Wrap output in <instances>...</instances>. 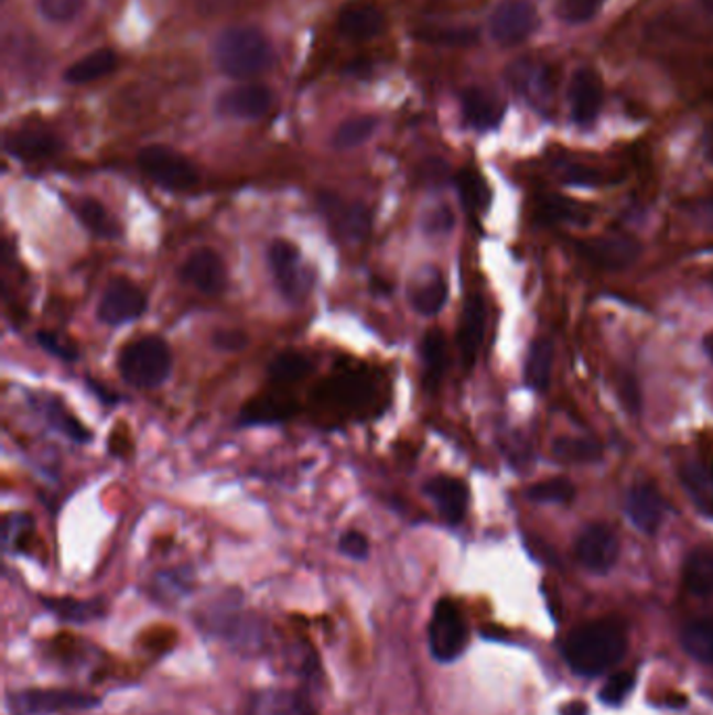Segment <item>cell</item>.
Wrapping results in <instances>:
<instances>
[{
    "mask_svg": "<svg viewBox=\"0 0 713 715\" xmlns=\"http://www.w3.org/2000/svg\"><path fill=\"white\" fill-rule=\"evenodd\" d=\"M626 632L615 619L592 621L571 633L565 642V659L580 675H601L626 654Z\"/></svg>",
    "mask_w": 713,
    "mask_h": 715,
    "instance_id": "6da1fadb",
    "label": "cell"
},
{
    "mask_svg": "<svg viewBox=\"0 0 713 715\" xmlns=\"http://www.w3.org/2000/svg\"><path fill=\"white\" fill-rule=\"evenodd\" d=\"M218 69L233 80H251L262 76L274 63L272 44L264 32L251 25L226 28L214 42Z\"/></svg>",
    "mask_w": 713,
    "mask_h": 715,
    "instance_id": "7a4b0ae2",
    "label": "cell"
},
{
    "mask_svg": "<svg viewBox=\"0 0 713 715\" xmlns=\"http://www.w3.org/2000/svg\"><path fill=\"white\" fill-rule=\"evenodd\" d=\"M118 368L132 388H160L170 379L172 351L160 335H144L120 351Z\"/></svg>",
    "mask_w": 713,
    "mask_h": 715,
    "instance_id": "3957f363",
    "label": "cell"
},
{
    "mask_svg": "<svg viewBox=\"0 0 713 715\" xmlns=\"http://www.w3.org/2000/svg\"><path fill=\"white\" fill-rule=\"evenodd\" d=\"M429 651L440 663H454L461 659L469 644V626L461 614L458 605L450 598H442L429 619Z\"/></svg>",
    "mask_w": 713,
    "mask_h": 715,
    "instance_id": "277c9868",
    "label": "cell"
},
{
    "mask_svg": "<svg viewBox=\"0 0 713 715\" xmlns=\"http://www.w3.org/2000/svg\"><path fill=\"white\" fill-rule=\"evenodd\" d=\"M137 164L149 181L168 191H188L199 183L195 164L168 144H149L137 155Z\"/></svg>",
    "mask_w": 713,
    "mask_h": 715,
    "instance_id": "5b68a950",
    "label": "cell"
},
{
    "mask_svg": "<svg viewBox=\"0 0 713 715\" xmlns=\"http://www.w3.org/2000/svg\"><path fill=\"white\" fill-rule=\"evenodd\" d=\"M101 703V698L67 689H25L7 696L13 715H60L86 712Z\"/></svg>",
    "mask_w": 713,
    "mask_h": 715,
    "instance_id": "8992f818",
    "label": "cell"
},
{
    "mask_svg": "<svg viewBox=\"0 0 713 715\" xmlns=\"http://www.w3.org/2000/svg\"><path fill=\"white\" fill-rule=\"evenodd\" d=\"M268 264L285 300L291 304L306 300L314 283V274L302 264L298 247L287 239H274L268 247Z\"/></svg>",
    "mask_w": 713,
    "mask_h": 715,
    "instance_id": "52a82bcc",
    "label": "cell"
},
{
    "mask_svg": "<svg viewBox=\"0 0 713 715\" xmlns=\"http://www.w3.org/2000/svg\"><path fill=\"white\" fill-rule=\"evenodd\" d=\"M147 306L149 300L143 289L123 277H118L105 286L97 316L107 327H122L126 323L141 318L147 312Z\"/></svg>",
    "mask_w": 713,
    "mask_h": 715,
    "instance_id": "ba28073f",
    "label": "cell"
},
{
    "mask_svg": "<svg viewBox=\"0 0 713 715\" xmlns=\"http://www.w3.org/2000/svg\"><path fill=\"white\" fill-rule=\"evenodd\" d=\"M536 28L538 11L530 0H503L489 18V34L503 46H517L528 41Z\"/></svg>",
    "mask_w": 713,
    "mask_h": 715,
    "instance_id": "9c48e42d",
    "label": "cell"
},
{
    "mask_svg": "<svg viewBox=\"0 0 713 715\" xmlns=\"http://www.w3.org/2000/svg\"><path fill=\"white\" fill-rule=\"evenodd\" d=\"M179 279L184 285L193 286L195 291L209 297L223 295L228 285L225 258L216 249L199 247L186 256V260L179 268Z\"/></svg>",
    "mask_w": 713,
    "mask_h": 715,
    "instance_id": "30bf717a",
    "label": "cell"
},
{
    "mask_svg": "<svg viewBox=\"0 0 713 715\" xmlns=\"http://www.w3.org/2000/svg\"><path fill=\"white\" fill-rule=\"evenodd\" d=\"M575 554L588 572H612L619 556V540L612 528L603 523L588 526L575 542Z\"/></svg>",
    "mask_w": 713,
    "mask_h": 715,
    "instance_id": "8fae6325",
    "label": "cell"
},
{
    "mask_svg": "<svg viewBox=\"0 0 713 715\" xmlns=\"http://www.w3.org/2000/svg\"><path fill=\"white\" fill-rule=\"evenodd\" d=\"M218 113L237 120H260L274 107V93L264 84H241L218 99Z\"/></svg>",
    "mask_w": 713,
    "mask_h": 715,
    "instance_id": "7c38bea8",
    "label": "cell"
},
{
    "mask_svg": "<svg viewBox=\"0 0 713 715\" xmlns=\"http://www.w3.org/2000/svg\"><path fill=\"white\" fill-rule=\"evenodd\" d=\"M577 251L594 267L624 270L636 262V258L640 256V246L626 235H603L580 243Z\"/></svg>",
    "mask_w": 713,
    "mask_h": 715,
    "instance_id": "4fadbf2b",
    "label": "cell"
},
{
    "mask_svg": "<svg viewBox=\"0 0 713 715\" xmlns=\"http://www.w3.org/2000/svg\"><path fill=\"white\" fill-rule=\"evenodd\" d=\"M321 209L325 212L326 220L335 226L337 235L347 241H363L370 232L372 214L370 207L358 202H344L335 195H321Z\"/></svg>",
    "mask_w": 713,
    "mask_h": 715,
    "instance_id": "5bb4252c",
    "label": "cell"
},
{
    "mask_svg": "<svg viewBox=\"0 0 713 715\" xmlns=\"http://www.w3.org/2000/svg\"><path fill=\"white\" fill-rule=\"evenodd\" d=\"M571 118L577 126L596 122L603 107V80L596 69H575L570 86Z\"/></svg>",
    "mask_w": 713,
    "mask_h": 715,
    "instance_id": "9a60e30c",
    "label": "cell"
},
{
    "mask_svg": "<svg viewBox=\"0 0 713 715\" xmlns=\"http://www.w3.org/2000/svg\"><path fill=\"white\" fill-rule=\"evenodd\" d=\"M388 25L383 9L370 0H356L346 4L337 15V30L349 41L377 39Z\"/></svg>",
    "mask_w": 713,
    "mask_h": 715,
    "instance_id": "2e32d148",
    "label": "cell"
},
{
    "mask_svg": "<svg viewBox=\"0 0 713 715\" xmlns=\"http://www.w3.org/2000/svg\"><path fill=\"white\" fill-rule=\"evenodd\" d=\"M4 151L21 162H44L63 151L62 139L44 128H23L4 139Z\"/></svg>",
    "mask_w": 713,
    "mask_h": 715,
    "instance_id": "e0dca14e",
    "label": "cell"
},
{
    "mask_svg": "<svg viewBox=\"0 0 713 715\" xmlns=\"http://www.w3.org/2000/svg\"><path fill=\"white\" fill-rule=\"evenodd\" d=\"M509 80L519 95L542 109L554 97V74L544 63L517 62L510 67Z\"/></svg>",
    "mask_w": 713,
    "mask_h": 715,
    "instance_id": "ac0fdd59",
    "label": "cell"
},
{
    "mask_svg": "<svg viewBox=\"0 0 713 715\" xmlns=\"http://www.w3.org/2000/svg\"><path fill=\"white\" fill-rule=\"evenodd\" d=\"M626 514L630 517L636 530L652 535V533L659 532V528L663 523L666 502L652 484L642 481V484H636L633 490L628 491Z\"/></svg>",
    "mask_w": 713,
    "mask_h": 715,
    "instance_id": "d6986e66",
    "label": "cell"
},
{
    "mask_svg": "<svg viewBox=\"0 0 713 715\" xmlns=\"http://www.w3.org/2000/svg\"><path fill=\"white\" fill-rule=\"evenodd\" d=\"M423 491L433 500V505L450 526H456L465 519L469 507V490L465 481L450 475H437L429 479L423 486Z\"/></svg>",
    "mask_w": 713,
    "mask_h": 715,
    "instance_id": "ffe728a7",
    "label": "cell"
},
{
    "mask_svg": "<svg viewBox=\"0 0 713 715\" xmlns=\"http://www.w3.org/2000/svg\"><path fill=\"white\" fill-rule=\"evenodd\" d=\"M484 331H486V304L484 297L475 293L465 302L461 327H458V349L465 368L473 367L477 351L482 348Z\"/></svg>",
    "mask_w": 713,
    "mask_h": 715,
    "instance_id": "44dd1931",
    "label": "cell"
},
{
    "mask_svg": "<svg viewBox=\"0 0 713 715\" xmlns=\"http://www.w3.org/2000/svg\"><path fill=\"white\" fill-rule=\"evenodd\" d=\"M461 102H463L465 122L469 123L471 128H475V130L496 128L503 120V113H505L503 102L498 101L496 97H491L486 90H482V88H467L463 93Z\"/></svg>",
    "mask_w": 713,
    "mask_h": 715,
    "instance_id": "7402d4cb",
    "label": "cell"
},
{
    "mask_svg": "<svg viewBox=\"0 0 713 715\" xmlns=\"http://www.w3.org/2000/svg\"><path fill=\"white\" fill-rule=\"evenodd\" d=\"M118 69V55L111 48H97L88 55H84L78 62L72 63L63 78L65 83L82 86V84L95 83L101 80L105 76L114 74Z\"/></svg>",
    "mask_w": 713,
    "mask_h": 715,
    "instance_id": "603a6c76",
    "label": "cell"
},
{
    "mask_svg": "<svg viewBox=\"0 0 713 715\" xmlns=\"http://www.w3.org/2000/svg\"><path fill=\"white\" fill-rule=\"evenodd\" d=\"M449 300V285L437 270H429V274H421L417 283L410 286V304L423 314L435 316Z\"/></svg>",
    "mask_w": 713,
    "mask_h": 715,
    "instance_id": "cb8c5ba5",
    "label": "cell"
},
{
    "mask_svg": "<svg viewBox=\"0 0 713 715\" xmlns=\"http://www.w3.org/2000/svg\"><path fill=\"white\" fill-rule=\"evenodd\" d=\"M680 481L691 496L694 507L713 517V469L707 463H687L680 469Z\"/></svg>",
    "mask_w": 713,
    "mask_h": 715,
    "instance_id": "d4e9b609",
    "label": "cell"
},
{
    "mask_svg": "<svg viewBox=\"0 0 713 715\" xmlns=\"http://www.w3.org/2000/svg\"><path fill=\"white\" fill-rule=\"evenodd\" d=\"M42 605L55 615L57 619L67 624H90L102 619L107 614V605L102 598L93 600H80V598H42Z\"/></svg>",
    "mask_w": 713,
    "mask_h": 715,
    "instance_id": "484cf974",
    "label": "cell"
},
{
    "mask_svg": "<svg viewBox=\"0 0 713 715\" xmlns=\"http://www.w3.org/2000/svg\"><path fill=\"white\" fill-rule=\"evenodd\" d=\"M72 209H74V214L80 220L82 226H86L95 237L109 239V241L122 237V226L107 212V207L101 202L84 197V199H78L76 204H72Z\"/></svg>",
    "mask_w": 713,
    "mask_h": 715,
    "instance_id": "4316f807",
    "label": "cell"
},
{
    "mask_svg": "<svg viewBox=\"0 0 713 715\" xmlns=\"http://www.w3.org/2000/svg\"><path fill=\"white\" fill-rule=\"evenodd\" d=\"M312 370H314V362L307 358L306 354H302L298 349H285V351H279L272 358V362L268 365V379L274 386H291V383L306 379Z\"/></svg>",
    "mask_w": 713,
    "mask_h": 715,
    "instance_id": "83f0119b",
    "label": "cell"
},
{
    "mask_svg": "<svg viewBox=\"0 0 713 715\" xmlns=\"http://www.w3.org/2000/svg\"><path fill=\"white\" fill-rule=\"evenodd\" d=\"M421 356H423V367H425V381L429 388H437L440 379L444 377L449 368V348H446V337L440 328H431L423 337L421 344Z\"/></svg>",
    "mask_w": 713,
    "mask_h": 715,
    "instance_id": "f1b7e54d",
    "label": "cell"
},
{
    "mask_svg": "<svg viewBox=\"0 0 713 715\" xmlns=\"http://www.w3.org/2000/svg\"><path fill=\"white\" fill-rule=\"evenodd\" d=\"M684 584L696 596L713 594V551L696 549L684 563Z\"/></svg>",
    "mask_w": 713,
    "mask_h": 715,
    "instance_id": "f546056e",
    "label": "cell"
},
{
    "mask_svg": "<svg viewBox=\"0 0 713 715\" xmlns=\"http://www.w3.org/2000/svg\"><path fill=\"white\" fill-rule=\"evenodd\" d=\"M552 456L559 463L591 465L603 458V446L594 440H584V437H561L552 444Z\"/></svg>",
    "mask_w": 713,
    "mask_h": 715,
    "instance_id": "4dcf8cb0",
    "label": "cell"
},
{
    "mask_svg": "<svg viewBox=\"0 0 713 715\" xmlns=\"http://www.w3.org/2000/svg\"><path fill=\"white\" fill-rule=\"evenodd\" d=\"M379 128V118L375 116H356L349 118L344 123H339V128L335 130L331 144L339 151H349L356 149L360 144L367 143L368 139L377 132Z\"/></svg>",
    "mask_w": 713,
    "mask_h": 715,
    "instance_id": "1f68e13d",
    "label": "cell"
},
{
    "mask_svg": "<svg viewBox=\"0 0 713 715\" xmlns=\"http://www.w3.org/2000/svg\"><path fill=\"white\" fill-rule=\"evenodd\" d=\"M682 647L696 661L713 663V615L691 621L682 630Z\"/></svg>",
    "mask_w": 713,
    "mask_h": 715,
    "instance_id": "d6a6232c",
    "label": "cell"
},
{
    "mask_svg": "<svg viewBox=\"0 0 713 715\" xmlns=\"http://www.w3.org/2000/svg\"><path fill=\"white\" fill-rule=\"evenodd\" d=\"M295 412L293 404H287L281 400H253L251 404L245 407L239 423L241 425H270V423H283L291 414Z\"/></svg>",
    "mask_w": 713,
    "mask_h": 715,
    "instance_id": "836d02e7",
    "label": "cell"
},
{
    "mask_svg": "<svg viewBox=\"0 0 713 715\" xmlns=\"http://www.w3.org/2000/svg\"><path fill=\"white\" fill-rule=\"evenodd\" d=\"M552 346L547 339H538L530 351L526 362V383L531 389L544 391L551 381Z\"/></svg>",
    "mask_w": 713,
    "mask_h": 715,
    "instance_id": "e575fe53",
    "label": "cell"
},
{
    "mask_svg": "<svg viewBox=\"0 0 713 715\" xmlns=\"http://www.w3.org/2000/svg\"><path fill=\"white\" fill-rule=\"evenodd\" d=\"M44 412H46L48 423L55 430L62 431L63 435H67L69 440H74L78 444H88L90 442V437H93L90 431L86 430L72 412H67L60 400H48Z\"/></svg>",
    "mask_w": 713,
    "mask_h": 715,
    "instance_id": "d590c367",
    "label": "cell"
},
{
    "mask_svg": "<svg viewBox=\"0 0 713 715\" xmlns=\"http://www.w3.org/2000/svg\"><path fill=\"white\" fill-rule=\"evenodd\" d=\"M414 39L437 46H469L477 41V30L473 28H419Z\"/></svg>",
    "mask_w": 713,
    "mask_h": 715,
    "instance_id": "8d00e7d4",
    "label": "cell"
},
{
    "mask_svg": "<svg viewBox=\"0 0 713 715\" xmlns=\"http://www.w3.org/2000/svg\"><path fill=\"white\" fill-rule=\"evenodd\" d=\"M456 186L467 209H484L488 205V184L475 170H461L456 176Z\"/></svg>",
    "mask_w": 713,
    "mask_h": 715,
    "instance_id": "74e56055",
    "label": "cell"
},
{
    "mask_svg": "<svg viewBox=\"0 0 713 715\" xmlns=\"http://www.w3.org/2000/svg\"><path fill=\"white\" fill-rule=\"evenodd\" d=\"M528 498L533 502L568 505L575 498V486L571 484L570 479L554 477V479H547V481H540V484L531 486L530 490H528Z\"/></svg>",
    "mask_w": 713,
    "mask_h": 715,
    "instance_id": "f35d334b",
    "label": "cell"
},
{
    "mask_svg": "<svg viewBox=\"0 0 713 715\" xmlns=\"http://www.w3.org/2000/svg\"><path fill=\"white\" fill-rule=\"evenodd\" d=\"M367 383L356 377H344V379H333L325 389V396L328 400L337 404H360L367 398Z\"/></svg>",
    "mask_w": 713,
    "mask_h": 715,
    "instance_id": "ab89813d",
    "label": "cell"
},
{
    "mask_svg": "<svg viewBox=\"0 0 713 715\" xmlns=\"http://www.w3.org/2000/svg\"><path fill=\"white\" fill-rule=\"evenodd\" d=\"M540 216L547 223H568V220H586V216H582L580 205L573 204L570 199L563 197H549L540 205Z\"/></svg>",
    "mask_w": 713,
    "mask_h": 715,
    "instance_id": "60d3db41",
    "label": "cell"
},
{
    "mask_svg": "<svg viewBox=\"0 0 713 715\" xmlns=\"http://www.w3.org/2000/svg\"><path fill=\"white\" fill-rule=\"evenodd\" d=\"M607 0H561L559 18L568 23H586L598 15Z\"/></svg>",
    "mask_w": 713,
    "mask_h": 715,
    "instance_id": "b9f144b4",
    "label": "cell"
},
{
    "mask_svg": "<svg viewBox=\"0 0 713 715\" xmlns=\"http://www.w3.org/2000/svg\"><path fill=\"white\" fill-rule=\"evenodd\" d=\"M42 15L53 23H69L84 9V0H39Z\"/></svg>",
    "mask_w": 713,
    "mask_h": 715,
    "instance_id": "7bdbcfd3",
    "label": "cell"
},
{
    "mask_svg": "<svg viewBox=\"0 0 713 715\" xmlns=\"http://www.w3.org/2000/svg\"><path fill=\"white\" fill-rule=\"evenodd\" d=\"M634 674L630 672H619L607 680V684L601 689V701L605 705H622L624 698L633 693Z\"/></svg>",
    "mask_w": 713,
    "mask_h": 715,
    "instance_id": "ee69618b",
    "label": "cell"
},
{
    "mask_svg": "<svg viewBox=\"0 0 713 715\" xmlns=\"http://www.w3.org/2000/svg\"><path fill=\"white\" fill-rule=\"evenodd\" d=\"M36 342H39L41 348L46 349L48 354H53L60 360H65V362H76L78 360V349H76V346H72L69 342H63L55 333L39 331L36 333Z\"/></svg>",
    "mask_w": 713,
    "mask_h": 715,
    "instance_id": "f6af8a7d",
    "label": "cell"
},
{
    "mask_svg": "<svg viewBox=\"0 0 713 715\" xmlns=\"http://www.w3.org/2000/svg\"><path fill=\"white\" fill-rule=\"evenodd\" d=\"M212 346L220 351H226V354L244 351L249 346V335L241 328H218L212 335Z\"/></svg>",
    "mask_w": 713,
    "mask_h": 715,
    "instance_id": "bcb514c9",
    "label": "cell"
},
{
    "mask_svg": "<svg viewBox=\"0 0 713 715\" xmlns=\"http://www.w3.org/2000/svg\"><path fill=\"white\" fill-rule=\"evenodd\" d=\"M32 521L25 514H13L7 523H4V549L7 551L18 552L21 551V544L25 540V533L30 532Z\"/></svg>",
    "mask_w": 713,
    "mask_h": 715,
    "instance_id": "7dc6e473",
    "label": "cell"
},
{
    "mask_svg": "<svg viewBox=\"0 0 713 715\" xmlns=\"http://www.w3.org/2000/svg\"><path fill=\"white\" fill-rule=\"evenodd\" d=\"M337 546H339L342 554H346L347 559H354V561H367L368 554H370L367 535L363 532H356V530L342 533Z\"/></svg>",
    "mask_w": 713,
    "mask_h": 715,
    "instance_id": "c3c4849f",
    "label": "cell"
},
{
    "mask_svg": "<svg viewBox=\"0 0 713 715\" xmlns=\"http://www.w3.org/2000/svg\"><path fill=\"white\" fill-rule=\"evenodd\" d=\"M617 389H619V398H622V402H624L626 410H630L633 414H638L640 409H642V393H640L638 381L634 379L630 372H624V375L619 377Z\"/></svg>",
    "mask_w": 713,
    "mask_h": 715,
    "instance_id": "681fc988",
    "label": "cell"
},
{
    "mask_svg": "<svg viewBox=\"0 0 713 715\" xmlns=\"http://www.w3.org/2000/svg\"><path fill=\"white\" fill-rule=\"evenodd\" d=\"M452 225H454V216H452V212H450L446 205L435 207L433 212H429L428 216L423 218V228H425L428 232H431V235H435V232H446V230L452 228Z\"/></svg>",
    "mask_w": 713,
    "mask_h": 715,
    "instance_id": "f907efd6",
    "label": "cell"
},
{
    "mask_svg": "<svg viewBox=\"0 0 713 715\" xmlns=\"http://www.w3.org/2000/svg\"><path fill=\"white\" fill-rule=\"evenodd\" d=\"M565 181L571 184H598L601 176H598V172H594L591 167L573 165L565 172Z\"/></svg>",
    "mask_w": 713,
    "mask_h": 715,
    "instance_id": "816d5d0a",
    "label": "cell"
},
{
    "mask_svg": "<svg viewBox=\"0 0 713 715\" xmlns=\"http://www.w3.org/2000/svg\"><path fill=\"white\" fill-rule=\"evenodd\" d=\"M561 715H588V705L582 701H571L561 707Z\"/></svg>",
    "mask_w": 713,
    "mask_h": 715,
    "instance_id": "f5cc1de1",
    "label": "cell"
},
{
    "mask_svg": "<svg viewBox=\"0 0 713 715\" xmlns=\"http://www.w3.org/2000/svg\"><path fill=\"white\" fill-rule=\"evenodd\" d=\"M705 153H707V160L713 164V123L707 130V137H705Z\"/></svg>",
    "mask_w": 713,
    "mask_h": 715,
    "instance_id": "db71d44e",
    "label": "cell"
},
{
    "mask_svg": "<svg viewBox=\"0 0 713 715\" xmlns=\"http://www.w3.org/2000/svg\"><path fill=\"white\" fill-rule=\"evenodd\" d=\"M703 349H705V354L710 356V360L713 362V331L703 337Z\"/></svg>",
    "mask_w": 713,
    "mask_h": 715,
    "instance_id": "11a10c76",
    "label": "cell"
},
{
    "mask_svg": "<svg viewBox=\"0 0 713 715\" xmlns=\"http://www.w3.org/2000/svg\"><path fill=\"white\" fill-rule=\"evenodd\" d=\"M204 2H209L212 7H223L225 2H230V0H204Z\"/></svg>",
    "mask_w": 713,
    "mask_h": 715,
    "instance_id": "9f6ffc18",
    "label": "cell"
},
{
    "mask_svg": "<svg viewBox=\"0 0 713 715\" xmlns=\"http://www.w3.org/2000/svg\"><path fill=\"white\" fill-rule=\"evenodd\" d=\"M703 2V7L707 9V11H713V0H701Z\"/></svg>",
    "mask_w": 713,
    "mask_h": 715,
    "instance_id": "6f0895ef",
    "label": "cell"
},
{
    "mask_svg": "<svg viewBox=\"0 0 713 715\" xmlns=\"http://www.w3.org/2000/svg\"><path fill=\"white\" fill-rule=\"evenodd\" d=\"M710 285L713 286V274H712V277H710Z\"/></svg>",
    "mask_w": 713,
    "mask_h": 715,
    "instance_id": "680465c9",
    "label": "cell"
}]
</instances>
